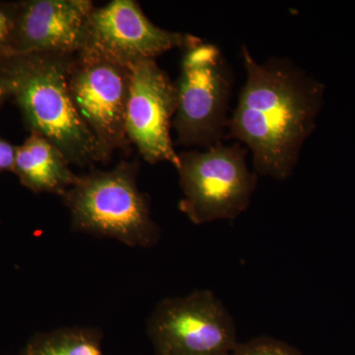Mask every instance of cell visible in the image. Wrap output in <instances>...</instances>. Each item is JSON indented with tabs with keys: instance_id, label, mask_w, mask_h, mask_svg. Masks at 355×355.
I'll return each instance as SVG.
<instances>
[{
	"instance_id": "52a82bcc",
	"label": "cell",
	"mask_w": 355,
	"mask_h": 355,
	"mask_svg": "<svg viewBox=\"0 0 355 355\" xmlns=\"http://www.w3.org/2000/svg\"><path fill=\"white\" fill-rule=\"evenodd\" d=\"M130 65L79 51L69 70V88L77 113L110 162L130 146L125 130Z\"/></svg>"
},
{
	"instance_id": "9c48e42d",
	"label": "cell",
	"mask_w": 355,
	"mask_h": 355,
	"mask_svg": "<svg viewBox=\"0 0 355 355\" xmlns=\"http://www.w3.org/2000/svg\"><path fill=\"white\" fill-rule=\"evenodd\" d=\"M177 88L155 58L130 64L125 130L130 144L149 164L179 165L170 130L177 110Z\"/></svg>"
},
{
	"instance_id": "5b68a950",
	"label": "cell",
	"mask_w": 355,
	"mask_h": 355,
	"mask_svg": "<svg viewBox=\"0 0 355 355\" xmlns=\"http://www.w3.org/2000/svg\"><path fill=\"white\" fill-rule=\"evenodd\" d=\"M184 51L172 125L179 146L207 149L227 135L234 73L216 44L202 41Z\"/></svg>"
},
{
	"instance_id": "277c9868",
	"label": "cell",
	"mask_w": 355,
	"mask_h": 355,
	"mask_svg": "<svg viewBox=\"0 0 355 355\" xmlns=\"http://www.w3.org/2000/svg\"><path fill=\"white\" fill-rule=\"evenodd\" d=\"M248 151L240 142H220L205 151L178 153L183 191L179 209L191 223L235 220L246 211L258 184V174L248 166Z\"/></svg>"
},
{
	"instance_id": "2e32d148",
	"label": "cell",
	"mask_w": 355,
	"mask_h": 355,
	"mask_svg": "<svg viewBox=\"0 0 355 355\" xmlns=\"http://www.w3.org/2000/svg\"><path fill=\"white\" fill-rule=\"evenodd\" d=\"M11 93L9 84L7 83L6 77L0 74V105L7 99H10Z\"/></svg>"
},
{
	"instance_id": "5bb4252c",
	"label": "cell",
	"mask_w": 355,
	"mask_h": 355,
	"mask_svg": "<svg viewBox=\"0 0 355 355\" xmlns=\"http://www.w3.org/2000/svg\"><path fill=\"white\" fill-rule=\"evenodd\" d=\"M17 2L0 1V60L12 55Z\"/></svg>"
},
{
	"instance_id": "7a4b0ae2",
	"label": "cell",
	"mask_w": 355,
	"mask_h": 355,
	"mask_svg": "<svg viewBox=\"0 0 355 355\" xmlns=\"http://www.w3.org/2000/svg\"><path fill=\"white\" fill-rule=\"evenodd\" d=\"M74 55L33 53L0 60L13 98L30 132L39 133L62 151L70 165L107 164L97 140L77 113L69 88Z\"/></svg>"
},
{
	"instance_id": "8992f818",
	"label": "cell",
	"mask_w": 355,
	"mask_h": 355,
	"mask_svg": "<svg viewBox=\"0 0 355 355\" xmlns=\"http://www.w3.org/2000/svg\"><path fill=\"white\" fill-rule=\"evenodd\" d=\"M146 334L155 355H230L238 345L232 315L209 289L162 299Z\"/></svg>"
},
{
	"instance_id": "4fadbf2b",
	"label": "cell",
	"mask_w": 355,
	"mask_h": 355,
	"mask_svg": "<svg viewBox=\"0 0 355 355\" xmlns=\"http://www.w3.org/2000/svg\"><path fill=\"white\" fill-rule=\"evenodd\" d=\"M230 355H303L291 343L268 336H256L246 343H238Z\"/></svg>"
},
{
	"instance_id": "ba28073f",
	"label": "cell",
	"mask_w": 355,
	"mask_h": 355,
	"mask_svg": "<svg viewBox=\"0 0 355 355\" xmlns=\"http://www.w3.org/2000/svg\"><path fill=\"white\" fill-rule=\"evenodd\" d=\"M202 40L153 24L135 0H114L92 9L80 51H92L130 65L142 58H156L173 49L187 50Z\"/></svg>"
},
{
	"instance_id": "30bf717a",
	"label": "cell",
	"mask_w": 355,
	"mask_h": 355,
	"mask_svg": "<svg viewBox=\"0 0 355 355\" xmlns=\"http://www.w3.org/2000/svg\"><path fill=\"white\" fill-rule=\"evenodd\" d=\"M12 55H76L83 43L90 0H25L17 2Z\"/></svg>"
},
{
	"instance_id": "6da1fadb",
	"label": "cell",
	"mask_w": 355,
	"mask_h": 355,
	"mask_svg": "<svg viewBox=\"0 0 355 355\" xmlns=\"http://www.w3.org/2000/svg\"><path fill=\"white\" fill-rule=\"evenodd\" d=\"M241 53L247 78L226 137L251 151L258 176L286 181L314 130L323 86L288 58L260 64L245 44Z\"/></svg>"
},
{
	"instance_id": "3957f363",
	"label": "cell",
	"mask_w": 355,
	"mask_h": 355,
	"mask_svg": "<svg viewBox=\"0 0 355 355\" xmlns=\"http://www.w3.org/2000/svg\"><path fill=\"white\" fill-rule=\"evenodd\" d=\"M139 173L137 161H121L107 171L92 168L78 175L62 197L71 230L132 248L157 245L161 229L151 214L148 196L139 190Z\"/></svg>"
},
{
	"instance_id": "7c38bea8",
	"label": "cell",
	"mask_w": 355,
	"mask_h": 355,
	"mask_svg": "<svg viewBox=\"0 0 355 355\" xmlns=\"http://www.w3.org/2000/svg\"><path fill=\"white\" fill-rule=\"evenodd\" d=\"M96 327H64L37 334L19 355H107Z\"/></svg>"
},
{
	"instance_id": "9a60e30c",
	"label": "cell",
	"mask_w": 355,
	"mask_h": 355,
	"mask_svg": "<svg viewBox=\"0 0 355 355\" xmlns=\"http://www.w3.org/2000/svg\"><path fill=\"white\" fill-rule=\"evenodd\" d=\"M16 146L0 137V172L12 171Z\"/></svg>"
},
{
	"instance_id": "8fae6325",
	"label": "cell",
	"mask_w": 355,
	"mask_h": 355,
	"mask_svg": "<svg viewBox=\"0 0 355 355\" xmlns=\"http://www.w3.org/2000/svg\"><path fill=\"white\" fill-rule=\"evenodd\" d=\"M62 151L39 133L31 132L24 144L16 146L12 172L26 188L35 193L62 197L76 183L74 174Z\"/></svg>"
}]
</instances>
